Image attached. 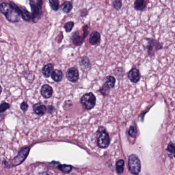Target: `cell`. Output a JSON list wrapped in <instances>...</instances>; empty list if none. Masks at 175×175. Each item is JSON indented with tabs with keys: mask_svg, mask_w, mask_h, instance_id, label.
I'll list each match as a JSON object with an SVG mask.
<instances>
[{
	"mask_svg": "<svg viewBox=\"0 0 175 175\" xmlns=\"http://www.w3.org/2000/svg\"><path fill=\"white\" fill-rule=\"evenodd\" d=\"M1 12L10 22H18L20 20L21 16L19 7L12 2L10 4L2 3L1 4Z\"/></svg>",
	"mask_w": 175,
	"mask_h": 175,
	"instance_id": "1",
	"label": "cell"
},
{
	"mask_svg": "<svg viewBox=\"0 0 175 175\" xmlns=\"http://www.w3.org/2000/svg\"><path fill=\"white\" fill-rule=\"evenodd\" d=\"M29 3L32 10V20L37 23L41 19L42 14V0H37L35 3L34 0H29Z\"/></svg>",
	"mask_w": 175,
	"mask_h": 175,
	"instance_id": "2",
	"label": "cell"
},
{
	"mask_svg": "<svg viewBox=\"0 0 175 175\" xmlns=\"http://www.w3.org/2000/svg\"><path fill=\"white\" fill-rule=\"evenodd\" d=\"M128 169L131 173L138 175L141 171V162L138 157L135 154H132L128 157Z\"/></svg>",
	"mask_w": 175,
	"mask_h": 175,
	"instance_id": "3",
	"label": "cell"
},
{
	"mask_svg": "<svg viewBox=\"0 0 175 175\" xmlns=\"http://www.w3.org/2000/svg\"><path fill=\"white\" fill-rule=\"evenodd\" d=\"M98 136V145L100 148H106L110 145V138L108 133L106 132L105 128L100 126L99 128Z\"/></svg>",
	"mask_w": 175,
	"mask_h": 175,
	"instance_id": "4",
	"label": "cell"
},
{
	"mask_svg": "<svg viewBox=\"0 0 175 175\" xmlns=\"http://www.w3.org/2000/svg\"><path fill=\"white\" fill-rule=\"evenodd\" d=\"M96 98L91 92L86 93L81 98V103L87 110H91L95 106Z\"/></svg>",
	"mask_w": 175,
	"mask_h": 175,
	"instance_id": "5",
	"label": "cell"
},
{
	"mask_svg": "<svg viewBox=\"0 0 175 175\" xmlns=\"http://www.w3.org/2000/svg\"><path fill=\"white\" fill-rule=\"evenodd\" d=\"M147 40L148 43L147 46L148 49V54L151 57L155 55V52L160 50L163 48L162 44L160 43L158 40L152 38H147Z\"/></svg>",
	"mask_w": 175,
	"mask_h": 175,
	"instance_id": "6",
	"label": "cell"
},
{
	"mask_svg": "<svg viewBox=\"0 0 175 175\" xmlns=\"http://www.w3.org/2000/svg\"><path fill=\"white\" fill-rule=\"evenodd\" d=\"M30 148L28 147H25L21 148L18 152V155L13 160L12 163L13 166H16L21 164L27 157Z\"/></svg>",
	"mask_w": 175,
	"mask_h": 175,
	"instance_id": "7",
	"label": "cell"
},
{
	"mask_svg": "<svg viewBox=\"0 0 175 175\" xmlns=\"http://www.w3.org/2000/svg\"><path fill=\"white\" fill-rule=\"evenodd\" d=\"M116 82L115 78L112 76H108L105 78V82L100 89V92L104 96L108 95L110 89L114 87Z\"/></svg>",
	"mask_w": 175,
	"mask_h": 175,
	"instance_id": "8",
	"label": "cell"
},
{
	"mask_svg": "<svg viewBox=\"0 0 175 175\" xmlns=\"http://www.w3.org/2000/svg\"><path fill=\"white\" fill-rule=\"evenodd\" d=\"M66 77L71 82H76L79 78V73L77 69L74 67L69 68L66 72Z\"/></svg>",
	"mask_w": 175,
	"mask_h": 175,
	"instance_id": "9",
	"label": "cell"
},
{
	"mask_svg": "<svg viewBox=\"0 0 175 175\" xmlns=\"http://www.w3.org/2000/svg\"><path fill=\"white\" fill-rule=\"evenodd\" d=\"M127 76L128 79L134 83H137L140 81L141 75L139 70L137 68H132L128 73Z\"/></svg>",
	"mask_w": 175,
	"mask_h": 175,
	"instance_id": "10",
	"label": "cell"
},
{
	"mask_svg": "<svg viewBox=\"0 0 175 175\" xmlns=\"http://www.w3.org/2000/svg\"><path fill=\"white\" fill-rule=\"evenodd\" d=\"M53 90L50 86L44 85L41 89L42 96L45 98H49L53 95Z\"/></svg>",
	"mask_w": 175,
	"mask_h": 175,
	"instance_id": "11",
	"label": "cell"
},
{
	"mask_svg": "<svg viewBox=\"0 0 175 175\" xmlns=\"http://www.w3.org/2000/svg\"><path fill=\"white\" fill-rule=\"evenodd\" d=\"M33 109H34V112L37 115L42 116L44 115L45 113H46V106H44V104H42L41 103H37L34 104L33 106Z\"/></svg>",
	"mask_w": 175,
	"mask_h": 175,
	"instance_id": "12",
	"label": "cell"
},
{
	"mask_svg": "<svg viewBox=\"0 0 175 175\" xmlns=\"http://www.w3.org/2000/svg\"><path fill=\"white\" fill-rule=\"evenodd\" d=\"M101 40L100 34L98 31H94L91 34L89 38V43L93 45H95L100 43Z\"/></svg>",
	"mask_w": 175,
	"mask_h": 175,
	"instance_id": "13",
	"label": "cell"
},
{
	"mask_svg": "<svg viewBox=\"0 0 175 175\" xmlns=\"http://www.w3.org/2000/svg\"><path fill=\"white\" fill-rule=\"evenodd\" d=\"M72 39L73 42L75 45L80 46L83 43L85 38L84 36H81L78 32H76L73 35Z\"/></svg>",
	"mask_w": 175,
	"mask_h": 175,
	"instance_id": "14",
	"label": "cell"
},
{
	"mask_svg": "<svg viewBox=\"0 0 175 175\" xmlns=\"http://www.w3.org/2000/svg\"><path fill=\"white\" fill-rule=\"evenodd\" d=\"M145 0H135L134 2V8L137 11H143L146 8Z\"/></svg>",
	"mask_w": 175,
	"mask_h": 175,
	"instance_id": "15",
	"label": "cell"
},
{
	"mask_svg": "<svg viewBox=\"0 0 175 175\" xmlns=\"http://www.w3.org/2000/svg\"><path fill=\"white\" fill-rule=\"evenodd\" d=\"M54 70V67L51 64L45 65L42 69V73L45 77H50L53 73Z\"/></svg>",
	"mask_w": 175,
	"mask_h": 175,
	"instance_id": "16",
	"label": "cell"
},
{
	"mask_svg": "<svg viewBox=\"0 0 175 175\" xmlns=\"http://www.w3.org/2000/svg\"><path fill=\"white\" fill-rule=\"evenodd\" d=\"M20 12L21 14V17L24 21L29 22L32 19V14L26 9L25 8L22 7H19Z\"/></svg>",
	"mask_w": 175,
	"mask_h": 175,
	"instance_id": "17",
	"label": "cell"
},
{
	"mask_svg": "<svg viewBox=\"0 0 175 175\" xmlns=\"http://www.w3.org/2000/svg\"><path fill=\"white\" fill-rule=\"evenodd\" d=\"M51 77L54 82H59L62 81L63 73L61 70H54V71H53V73L51 74Z\"/></svg>",
	"mask_w": 175,
	"mask_h": 175,
	"instance_id": "18",
	"label": "cell"
},
{
	"mask_svg": "<svg viewBox=\"0 0 175 175\" xmlns=\"http://www.w3.org/2000/svg\"><path fill=\"white\" fill-rule=\"evenodd\" d=\"M73 8V5L69 1H66L62 5V11L66 13H70Z\"/></svg>",
	"mask_w": 175,
	"mask_h": 175,
	"instance_id": "19",
	"label": "cell"
},
{
	"mask_svg": "<svg viewBox=\"0 0 175 175\" xmlns=\"http://www.w3.org/2000/svg\"><path fill=\"white\" fill-rule=\"evenodd\" d=\"M124 161L119 160L116 163V171L117 173L121 174L124 171Z\"/></svg>",
	"mask_w": 175,
	"mask_h": 175,
	"instance_id": "20",
	"label": "cell"
},
{
	"mask_svg": "<svg viewBox=\"0 0 175 175\" xmlns=\"http://www.w3.org/2000/svg\"><path fill=\"white\" fill-rule=\"evenodd\" d=\"M58 168L59 169V170H60L61 171H62L64 173H69L73 170L72 166H69V165H66V164L59 165Z\"/></svg>",
	"mask_w": 175,
	"mask_h": 175,
	"instance_id": "21",
	"label": "cell"
},
{
	"mask_svg": "<svg viewBox=\"0 0 175 175\" xmlns=\"http://www.w3.org/2000/svg\"><path fill=\"white\" fill-rule=\"evenodd\" d=\"M50 6L54 11H57L59 8V0H49Z\"/></svg>",
	"mask_w": 175,
	"mask_h": 175,
	"instance_id": "22",
	"label": "cell"
},
{
	"mask_svg": "<svg viewBox=\"0 0 175 175\" xmlns=\"http://www.w3.org/2000/svg\"><path fill=\"white\" fill-rule=\"evenodd\" d=\"M113 8L116 10H119L121 9L122 6V3L121 0H114L113 2Z\"/></svg>",
	"mask_w": 175,
	"mask_h": 175,
	"instance_id": "23",
	"label": "cell"
},
{
	"mask_svg": "<svg viewBox=\"0 0 175 175\" xmlns=\"http://www.w3.org/2000/svg\"><path fill=\"white\" fill-rule=\"evenodd\" d=\"M74 25H75L74 23L72 21L66 23L64 25V28H65L66 31L67 32H69L71 31L73 29Z\"/></svg>",
	"mask_w": 175,
	"mask_h": 175,
	"instance_id": "24",
	"label": "cell"
},
{
	"mask_svg": "<svg viewBox=\"0 0 175 175\" xmlns=\"http://www.w3.org/2000/svg\"><path fill=\"white\" fill-rule=\"evenodd\" d=\"M137 132L136 128L135 126H130L129 131H128L129 135L132 138H136V136H137Z\"/></svg>",
	"mask_w": 175,
	"mask_h": 175,
	"instance_id": "25",
	"label": "cell"
},
{
	"mask_svg": "<svg viewBox=\"0 0 175 175\" xmlns=\"http://www.w3.org/2000/svg\"><path fill=\"white\" fill-rule=\"evenodd\" d=\"M9 108L10 104H9L5 103V102L2 103L1 104V107H0V112L1 113L5 112V111L7 110Z\"/></svg>",
	"mask_w": 175,
	"mask_h": 175,
	"instance_id": "26",
	"label": "cell"
},
{
	"mask_svg": "<svg viewBox=\"0 0 175 175\" xmlns=\"http://www.w3.org/2000/svg\"><path fill=\"white\" fill-rule=\"evenodd\" d=\"M167 151L172 154H174L175 153V146L174 144L172 143H169L167 146Z\"/></svg>",
	"mask_w": 175,
	"mask_h": 175,
	"instance_id": "27",
	"label": "cell"
},
{
	"mask_svg": "<svg viewBox=\"0 0 175 175\" xmlns=\"http://www.w3.org/2000/svg\"><path fill=\"white\" fill-rule=\"evenodd\" d=\"M21 109L23 112H25L27 110V109L28 108V105L27 104V103L25 101H23L21 104Z\"/></svg>",
	"mask_w": 175,
	"mask_h": 175,
	"instance_id": "28",
	"label": "cell"
},
{
	"mask_svg": "<svg viewBox=\"0 0 175 175\" xmlns=\"http://www.w3.org/2000/svg\"><path fill=\"white\" fill-rule=\"evenodd\" d=\"M83 31H84V33H83V36H84V38H86V36H88V25H85L84 27H83Z\"/></svg>",
	"mask_w": 175,
	"mask_h": 175,
	"instance_id": "29",
	"label": "cell"
},
{
	"mask_svg": "<svg viewBox=\"0 0 175 175\" xmlns=\"http://www.w3.org/2000/svg\"><path fill=\"white\" fill-rule=\"evenodd\" d=\"M88 14V10L86 9V8L83 9L81 10V16L82 17H85Z\"/></svg>",
	"mask_w": 175,
	"mask_h": 175,
	"instance_id": "30",
	"label": "cell"
},
{
	"mask_svg": "<svg viewBox=\"0 0 175 175\" xmlns=\"http://www.w3.org/2000/svg\"><path fill=\"white\" fill-rule=\"evenodd\" d=\"M40 175H49L48 173L46 172H42V173H40Z\"/></svg>",
	"mask_w": 175,
	"mask_h": 175,
	"instance_id": "31",
	"label": "cell"
}]
</instances>
